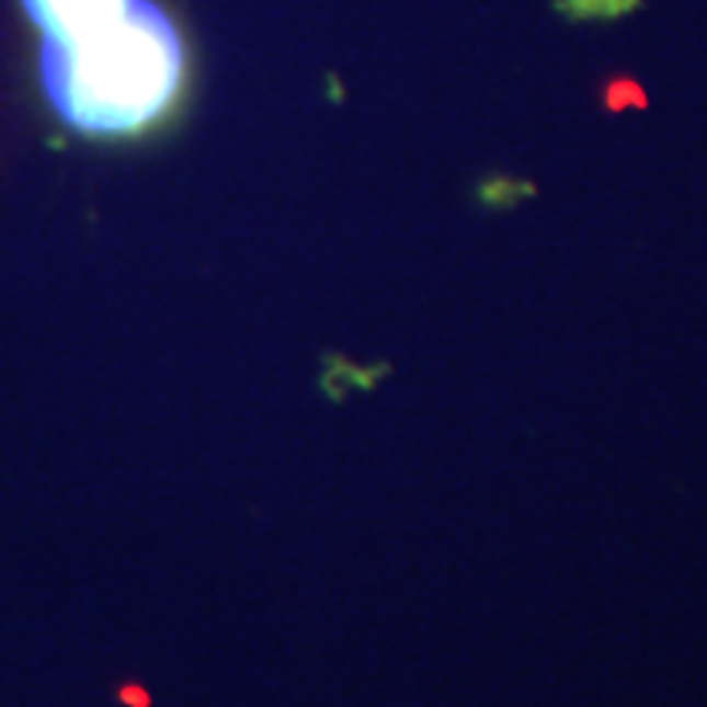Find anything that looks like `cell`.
I'll list each match as a JSON object with an SVG mask.
<instances>
[{"label": "cell", "instance_id": "1", "mask_svg": "<svg viewBox=\"0 0 707 707\" xmlns=\"http://www.w3.org/2000/svg\"><path fill=\"white\" fill-rule=\"evenodd\" d=\"M39 89L56 122L82 138H138L181 102L187 49L171 13L128 0L72 43H39Z\"/></svg>", "mask_w": 707, "mask_h": 707}, {"label": "cell", "instance_id": "2", "mask_svg": "<svg viewBox=\"0 0 707 707\" xmlns=\"http://www.w3.org/2000/svg\"><path fill=\"white\" fill-rule=\"evenodd\" d=\"M30 23L49 43H72L82 33L109 23L128 0H20Z\"/></svg>", "mask_w": 707, "mask_h": 707}]
</instances>
